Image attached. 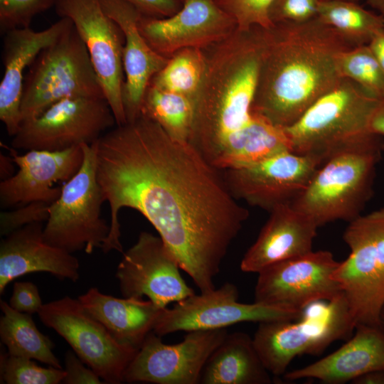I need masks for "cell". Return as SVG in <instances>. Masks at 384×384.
I'll use <instances>...</instances> for the list:
<instances>
[{
    "mask_svg": "<svg viewBox=\"0 0 384 384\" xmlns=\"http://www.w3.org/2000/svg\"><path fill=\"white\" fill-rule=\"evenodd\" d=\"M0 338L9 354L37 360L63 369L53 352L55 344L36 327L31 314L19 312L1 301Z\"/></svg>",
    "mask_w": 384,
    "mask_h": 384,
    "instance_id": "4316f807",
    "label": "cell"
},
{
    "mask_svg": "<svg viewBox=\"0 0 384 384\" xmlns=\"http://www.w3.org/2000/svg\"><path fill=\"white\" fill-rule=\"evenodd\" d=\"M227 334L226 328L194 330L181 342L166 344L152 331L127 368L124 382L200 383L208 358Z\"/></svg>",
    "mask_w": 384,
    "mask_h": 384,
    "instance_id": "9a60e30c",
    "label": "cell"
},
{
    "mask_svg": "<svg viewBox=\"0 0 384 384\" xmlns=\"http://www.w3.org/2000/svg\"><path fill=\"white\" fill-rule=\"evenodd\" d=\"M353 384H384V369L373 371L353 380Z\"/></svg>",
    "mask_w": 384,
    "mask_h": 384,
    "instance_id": "b9f144b4",
    "label": "cell"
},
{
    "mask_svg": "<svg viewBox=\"0 0 384 384\" xmlns=\"http://www.w3.org/2000/svg\"><path fill=\"white\" fill-rule=\"evenodd\" d=\"M180 266L161 238L143 231L123 252L116 277L123 297H148L160 308L195 292L182 277Z\"/></svg>",
    "mask_w": 384,
    "mask_h": 384,
    "instance_id": "e0dca14e",
    "label": "cell"
},
{
    "mask_svg": "<svg viewBox=\"0 0 384 384\" xmlns=\"http://www.w3.org/2000/svg\"><path fill=\"white\" fill-rule=\"evenodd\" d=\"M77 354L68 351L65 355V375L62 383L66 384L104 383L100 376L90 368H87Z\"/></svg>",
    "mask_w": 384,
    "mask_h": 384,
    "instance_id": "74e56055",
    "label": "cell"
},
{
    "mask_svg": "<svg viewBox=\"0 0 384 384\" xmlns=\"http://www.w3.org/2000/svg\"><path fill=\"white\" fill-rule=\"evenodd\" d=\"M194 102L188 96L149 85L143 98L141 114L158 123L173 138L189 142Z\"/></svg>",
    "mask_w": 384,
    "mask_h": 384,
    "instance_id": "f1b7e54d",
    "label": "cell"
},
{
    "mask_svg": "<svg viewBox=\"0 0 384 384\" xmlns=\"http://www.w3.org/2000/svg\"><path fill=\"white\" fill-rule=\"evenodd\" d=\"M237 287L226 282L218 289L193 294L162 309L153 331L159 336L176 331L226 328L245 321L297 320L302 311L254 302L238 301Z\"/></svg>",
    "mask_w": 384,
    "mask_h": 384,
    "instance_id": "4fadbf2b",
    "label": "cell"
},
{
    "mask_svg": "<svg viewBox=\"0 0 384 384\" xmlns=\"http://www.w3.org/2000/svg\"><path fill=\"white\" fill-rule=\"evenodd\" d=\"M320 1H331V0H319ZM345 1H356V2H358L359 0H345Z\"/></svg>",
    "mask_w": 384,
    "mask_h": 384,
    "instance_id": "bcb514c9",
    "label": "cell"
},
{
    "mask_svg": "<svg viewBox=\"0 0 384 384\" xmlns=\"http://www.w3.org/2000/svg\"><path fill=\"white\" fill-rule=\"evenodd\" d=\"M73 25L71 19L63 17L42 31H37L29 26L14 28L3 35L0 119L9 136L14 137L21 124V103L26 69H28L43 49L58 40Z\"/></svg>",
    "mask_w": 384,
    "mask_h": 384,
    "instance_id": "ffe728a7",
    "label": "cell"
},
{
    "mask_svg": "<svg viewBox=\"0 0 384 384\" xmlns=\"http://www.w3.org/2000/svg\"><path fill=\"white\" fill-rule=\"evenodd\" d=\"M317 17L353 46L368 45L374 35L384 28V21L379 14L365 9L356 1H319Z\"/></svg>",
    "mask_w": 384,
    "mask_h": 384,
    "instance_id": "83f0119b",
    "label": "cell"
},
{
    "mask_svg": "<svg viewBox=\"0 0 384 384\" xmlns=\"http://www.w3.org/2000/svg\"><path fill=\"white\" fill-rule=\"evenodd\" d=\"M368 46L384 70V28L374 35Z\"/></svg>",
    "mask_w": 384,
    "mask_h": 384,
    "instance_id": "60d3db41",
    "label": "cell"
},
{
    "mask_svg": "<svg viewBox=\"0 0 384 384\" xmlns=\"http://www.w3.org/2000/svg\"><path fill=\"white\" fill-rule=\"evenodd\" d=\"M55 9L60 18L72 20L85 44L116 125L126 124L122 101L124 35L122 28L105 13L100 0H58Z\"/></svg>",
    "mask_w": 384,
    "mask_h": 384,
    "instance_id": "7c38bea8",
    "label": "cell"
},
{
    "mask_svg": "<svg viewBox=\"0 0 384 384\" xmlns=\"http://www.w3.org/2000/svg\"><path fill=\"white\" fill-rule=\"evenodd\" d=\"M319 160L292 151L220 171L233 196L267 211L291 203L306 187Z\"/></svg>",
    "mask_w": 384,
    "mask_h": 384,
    "instance_id": "2e32d148",
    "label": "cell"
},
{
    "mask_svg": "<svg viewBox=\"0 0 384 384\" xmlns=\"http://www.w3.org/2000/svg\"><path fill=\"white\" fill-rule=\"evenodd\" d=\"M133 6L142 16L164 18L176 14L182 6L181 0H123Z\"/></svg>",
    "mask_w": 384,
    "mask_h": 384,
    "instance_id": "f35d334b",
    "label": "cell"
},
{
    "mask_svg": "<svg viewBox=\"0 0 384 384\" xmlns=\"http://www.w3.org/2000/svg\"><path fill=\"white\" fill-rule=\"evenodd\" d=\"M339 262L328 250H311L268 266L257 273L254 302L299 311L329 302L342 293L332 277Z\"/></svg>",
    "mask_w": 384,
    "mask_h": 384,
    "instance_id": "5bb4252c",
    "label": "cell"
},
{
    "mask_svg": "<svg viewBox=\"0 0 384 384\" xmlns=\"http://www.w3.org/2000/svg\"><path fill=\"white\" fill-rule=\"evenodd\" d=\"M114 124V115L105 97L66 98L38 117L23 121L11 146L26 151H62L91 144Z\"/></svg>",
    "mask_w": 384,
    "mask_h": 384,
    "instance_id": "30bf717a",
    "label": "cell"
},
{
    "mask_svg": "<svg viewBox=\"0 0 384 384\" xmlns=\"http://www.w3.org/2000/svg\"><path fill=\"white\" fill-rule=\"evenodd\" d=\"M38 314L105 383L124 382L125 370L138 349L118 342L78 299L65 296L43 304Z\"/></svg>",
    "mask_w": 384,
    "mask_h": 384,
    "instance_id": "8fae6325",
    "label": "cell"
},
{
    "mask_svg": "<svg viewBox=\"0 0 384 384\" xmlns=\"http://www.w3.org/2000/svg\"><path fill=\"white\" fill-rule=\"evenodd\" d=\"M58 0H0V33L29 27L38 14L55 7Z\"/></svg>",
    "mask_w": 384,
    "mask_h": 384,
    "instance_id": "d6a6232c",
    "label": "cell"
},
{
    "mask_svg": "<svg viewBox=\"0 0 384 384\" xmlns=\"http://www.w3.org/2000/svg\"><path fill=\"white\" fill-rule=\"evenodd\" d=\"M355 330L343 293L307 305L297 321L259 323L252 338L271 375H284L292 361L303 354H319L333 342L348 338Z\"/></svg>",
    "mask_w": 384,
    "mask_h": 384,
    "instance_id": "52a82bcc",
    "label": "cell"
},
{
    "mask_svg": "<svg viewBox=\"0 0 384 384\" xmlns=\"http://www.w3.org/2000/svg\"><path fill=\"white\" fill-rule=\"evenodd\" d=\"M206 56L202 48H186L176 52L152 78L149 85L195 98L206 70Z\"/></svg>",
    "mask_w": 384,
    "mask_h": 384,
    "instance_id": "f546056e",
    "label": "cell"
},
{
    "mask_svg": "<svg viewBox=\"0 0 384 384\" xmlns=\"http://www.w3.org/2000/svg\"><path fill=\"white\" fill-rule=\"evenodd\" d=\"M384 369V331L380 326L358 324L341 348L304 368L286 372L289 381L314 378L322 383L343 384Z\"/></svg>",
    "mask_w": 384,
    "mask_h": 384,
    "instance_id": "cb8c5ba5",
    "label": "cell"
},
{
    "mask_svg": "<svg viewBox=\"0 0 384 384\" xmlns=\"http://www.w3.org/2000/svg\"><path fill=\"white\" fill-rule=\"evenodd\" d=\"M43 302L36 284L31 282H16L9 305L15 310L33 314L38 313Z\"/></svg>",
    "mask_w": 384,
    "mask_h": 384,
    "instance_id": "8d00e7d4",
    "label": "cell"
},
{
    "mask_svg": "<svg viewBox=\"0 0 384 384\" xmlns=\"http://www.w3.org/2000/svg\"><path fill=\"white\" fill-rule=\"evenodd\" d=\"M341 78L349 79L373 97H384V70L368 45L341 52L336 59Z\"/></svg>",
    "mask_w": 384,
    "mask_h": 384,
    "instance_id": "4dcf8cb0",
    "label": "cell"
},
{
    "mask_svg": "<svg viewBox=\"0 0 384 384\" xmlns=\"http://www.w3.org/2000/svg\"><path fill=\"white\" fill-rule=\"evenodd\" d=\"M6 148L18 171L0 183L1 208L19 207L36 201L52 203L59 198L62 190V187H54V183L70 180L83 161L81 145L55 151L29 150L21 155L13 147Z\"/></svg>",
    "mask_w": 384,
    "mask_h": 384,
    "instance_id": "d6986e66",
    "label": "cell"
},
{
    "mask_svg": "<svg viewBox=\"0 0 384 384\" xmlns=\"http://www.w3.org/2000/svg\"><path fill=\"white\" fill-rule=\"evenodd\" d=\"M75 97L105 95L86 46L73 24L43 49L27 70L21 122L38 117L58 101Z\"/></svg>",
    "mask_w": 384,
    "mask_h": 384,
    "instance_id": "8992f818",
    "label": "cell"
},
{
    "mask_svg": "<svg viewBox=\"0 0 384 384\" xmlns=\"http://www.w3.org/2000/svg\"><path fill=\"white\" fill-rule=\"evenodd\" d=\"M254 345L243 332L227 334L208 358L200 383L270 384L272 380Z\"/></svg>",
    "mask_w": 384,
    "mask_h": 384,
    "instance_id": "484cf974",
    "label": "cell"
},
{
    "mask_svg": "<svg viewBox=\"0 0 384 384\" xmlns=\"http://www.w3.org/2000/svg\"><path fill=\"white\" fill-rule=\"evenodd\" d=\"M369 131L384 137V97L378 100L370 117Z\"/></svg>",
    "mask_w": 384,
    "mask_h": 384,
    "instance_id": "ab89813d",
    "label": "cell"
},
{
    "mask_svg": "<svg viewBox=\"0 0 384 384\" xmlns=\"http://www.w3.org/2000/svg\"><path fill=\"white\" fill-rule=\"evenodd\" d=\"M366 1L384 21V0H366Z\"/></svg>",
    "mask_w": 384,
    "mask_h": 384,
    "instance_id": "ee69618b",
    "label": "cell"
},
{
    "mask_svg": "<svg viewBox=\"0 0 384 384\" xmlns=\"http://www.w3.org/2000/svg\"><path fill=\"white\" fill-rule=\"evenodd\" d=\"M43 222H34L4 236L0 243V294L14 279L45 272L73 282L80 277L77 257L46 242Z\"/></svg>",
    "mask_w": 384,
    "mask_h": 384,
    "instance_id": "44dd1931",
    "label": "cell"
},
{
    "mask_svg": "<svg viewBox=\"0 0 384 384\" xmlns=\"http://www.w3.org/2000/svg\"><path fill=\"white\" fill-rule=\"evenodd\" d=\"M270 213L241 260L240 270L244 272L258 273L273 264L313 250L319 227L312 219L291 203L279 205Z\"/></svg>",
    "mask_w": 384,
    "mask_h": 384,
    "instance_id": "603a6c76",
    "label": "cell"
},
{
    "mask_svg": "<svg viewBox=\"0 0 384 384\" xmlns=\"http://www.w3.org/2000/svg\"><path fill=\"white\" fill-rule=\"evenodd\" d=\"M343 238L348 257L333 273L347 301L355 327L379 326L384 306V208L349 222Z\"/></svg>",
    "mask_w": 384,
    "mask_h": 384,
    "instance_id": "ba28073f",
    "label": "cell"
},
{
    "mask_svg": "<svg viewBox=\"0 0 384 384\" xmlns=\"http://www.w3.org/2000/svg\"><path fill=\"white\" fill-rule=\"evenodd\" d=\"M65 375L64 369L53 366L44 368L31 358L1 353V383L7 384H58Z\"/></svg>",
    "mask_w": 384,
    "mask_h": 384,
    "instance_id": "1f68e13d",
    "label": "cell"
},
{
    "mask_svg": "<svg viewBox=\"0 0 384 384\" xmlns=\"http://www.w3.org/2000/svg\"><path fill=\"white\" fill-rule=\"evenodd\" d=\"M50 204L36 201L0 214V234L5 236L14 230L34 222H46Z\"/></svg>",
    "mask_w": 384,
    "mask_h": 384,
    "instance_id": "d590c367",
    "label": "cell"
},
{
    "mask_svg": "<svg viewBox=\"0 0 384 384\" xmlns=\"http://www.w3.org/2000/svg\"><path fill=\"white\" fill-rule=\"evenodd\" d=\"M266 30L252 110L286 128L339 82L337 57L356 46L318 17Z\"/></svg>",
    "mask_w": 384,
    "mask_h": 384,
    "instance_id": "3957f363",
    "label": "cell"
},
{
    "mask_svg": "<svg viewBox=\"0 0 384 384\" xmlns=\"http://www.w3.org/2000/svg\"><path fill=\"white\" fill-rule=\"evenodd\" d=\"M319 0H274L269 10L272 24L277 23H304L318 14Z\"/></svg>",
    "mask_w": 384,
    "mask_h": 384,
    "instance_id": "e575fe53",
    "label": "cell"
},
{
    "mask_svg": "<svg viewBox=\"0 0 384 384\" xmlns=\"http://www.w3.org/2000/svg\"><path fill=\"white\" fill-rule=\"evenodd\" d=\"M15 162L13 158L6 156L2 153L0 154V176L2 180H5L14 174Z\"/></svg>",
    "mask_w": 384,
    "mask_h": 384,
    "instance_id": "7bdbcfd3",
    "label": "cell"
},
{
    "mask_svg": "<svg viewBox=\"0 0 384 384\" xmlns=\"http://www.w3.org/2000/svg\"><path fill=\"white\" fill-rule=\"evenodd\" d=\"M383 151V137L373 133L339 150L319 166L292 206L318 227L354 220L373 194Z\"/></svg>",
    "mask_w": 384,
    "mask_h": 384,
    "instance_id": "277c9868",
    "label": "cell"
},
{
    "mask_svg": "<svg viewBox=\"0 0 384 384\" xmlns=\"http://www.w3.org/2000/svg\"><path fill=\"white\" fill-rule=\"evenodd\" d=\"M100 3L124 35L122 101L127 122H133L141 115L143 98L152 78L168 59L155 52L140 33L138 22L142 14L133 6L123 0H100Z\"/></svg>",
    "mask_w": 384,
    "mask_h": 384,
    "instance_id": "7402d4cb",
    "label": "cell"
},
{
    "mask_svg": "<svg viewBox=\"0 0 384 384\" xmlns=\"http://www.w3.org/2000/svg\"><path fill=\"white\" fill-rule=\"evenodd\" d=\"M379 326L384 331V306L381 310L379 319Z\"/></svg>",
    "mask_w": 384,
    "mask_h": 384,
    "instance_id": "f6af8a7d",
    "label": "cell"
},
{
    "mask_svg": "<svg viewBox=\"0 0 384 384\" xmlns=\"http://www.w3.org/2000/svg\"><path fill=\"white\" fill-rule=\"evenodd\" d=\"M378 99L342 78L291 126L284 128L292 152L323 164L331 155L368 134Z\"/></svg>",
    "mask_w": 384,
    "mask_h": 384,
    "instance_id": "5b68a950",
    "label": "cell"
},
{
    "mask_svg": "<svg viewBox=\"0 0 384 384\" xmlns=\"http://www.w3.org/2000/svg\"><path fill=\"white\" fill-rule=\"evenodd\" d=\"M181 8L164 18L141 16L138 27L150 47L169 59L186 48L204 49L237 28L235 19L215 0H181Z\"/></svg>",
    "mask_w": 384,
    "mask_h": 384,
    "instance_id": "ac0fdd59",
    "label": "cell"
},
{
    "mask_svg": "<svg viewBox=\"0 0 384 384\" xmlns=\"http://www.w3.org/2000/svg\"><path fill=\"white\" fill-rule=\"evenodd\" d=\"M266 41V28L255 26L203 49L189 142L220 171L292 151L284 128L252 110Z\"/></svg>",
    "mask_w": 384,
    "mask_h": 384,
    "instance_id": "7a4b0ae2",
    "label": "cell"
},
{
    "mask_svg": "<svg viewBox=\"0 0 384 384\" xmlns=\"http://www.w3.org/2000/svg\"><path fill=\"white\" fill-rule=\"evenodd\" d=\"M97 141L81 144L82 165L50 204L43 228L46 242L70 253L84 250L91 254L101 248L110 230L101 217L105 201L97 178Z\"/></svg>",
    "mask_w": 384,
    "mask_h": 384,
    "instance_id": "9c48e42d",
    "label": "cell"
},
{
    "mask_svg": "<svg viewBox=\"0 0 384 384\" xmlns=\"http://www.w3.org/2000/svg\"><path fill=\"white\" fill-rule=\"evenodd\" d=\"M96 143L97 182L111 212L103 252H123L118 214L130 208L154 226L201 292L215 289L213 279L250 215L221 171L142 114Z\"/></svg>",
    "mask_w": 384,
    "mask_h": 384,
    "instance_id": "6da1fadb",
    "label": "cell"
},
{
    "mask_svg": "<svg viewBox=\"0 0 384 384\" xmlns=\"http://www.w3.org/2000/svg\"><path fill=\"white\" fill-rule=\"evenodd\" d=\"M215 1L235 19L240 30H247L255 26L268 28L273 25L269 18V10L274 0Z\"/></svg>",
    "mask_w": 384,
    "mask_h": 384,
    "instance_id": "836d02e7",
    "label": "cell"
},
{
    "mask_svg": "<svg viewBox=\"0 0 384 384\" xmlns=\"http://www.w3.org/2000/svg\"><path fill=\"white\" fill-rule=\"evenodd\" d=\"M78 299L114 338L137 349L153 331L162 310L149 299L117 298L103 294L95 287L89 289Z\"/></svg>",
    "mask_w": 384,
    "mask_h": 384,
    "instance_id": "d4e9b609",
    "label": "cell"
}]
</instances>
